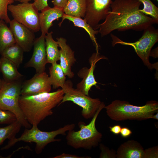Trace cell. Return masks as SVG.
<instances>
[{
  "instance_id": "1",
  "label": "cell",
  "mask_w": 158,
  "mask_h": 158,
  "mask_svg": "<svg viewBox=\"0 0 158 158\" xmlns=\"http://www.w3.org/2000/svg\"><path fill=\"white\" fill-rule=\"evenodd\" d=\"M142 3L138 0H114L111 11L98 30L103 37L115 30H144L155 23L154 20L140 11Z\"/></svg>"
},
{
  "instance_id": "2",
  "label": "cell",
  "mask_w": 158,
  "mask_h": 158,
  "mask_svg": "<svg viewBox=\"0 0 158 158\" xmlns=\"http://www.w3.org/2000/svg\"><path fill=\"white\" fill-rule=\"evenodd\" d=\"M64 93L62 89L53 92H43L30 96L21 95L19 106L23 115L31 125L37 126L52 115L53 108L59 105Z\"/></svg>"
},
{
  "instance_id": "3",
  "label": "cell",
  "mask_w": 158,
  "mask_h": 158,
  "mask_svg": "<svg viewBox=\"0 0 158 158\" xmlns=\"http://www.w3.org/2000/svg\"><path fill=\"white\" fill-rule=\"evenodd\" d=\"M104 108L108 116L116 121L127 120H143L152 118L153 114L158 112V102L151 100L141 106H134L129 102L115 100Z\"/></svg>"
},
{
  "instance_id": "4",
  "label": "cell",
  "mask_w": 158,
  "mask_h": 158,
  "mask_svg": "<svg viewBox=\"0 0 158 158\" xmlns=\"http://www.w3.org/2000/svg\"><path fill=\"white\" fill-rule=\"evenodd\" d=\"M105 106L102 102L89 123L86 124L82 121L79 122L78 123L79 130L75 131L72 130L68 131L66 139L68 145L75 149L89 150L98 145L102 135L97 129L95 123L99 114Z\"/></svg>"
},
{
  "instance_id": "5",
  "label": "cell",
  "mask_w": 158,
  "mask_h": 158,
  "mask_svg": "<svg viewBox=\"0 0 158 158\" xmlns=\"http://www.w3.org/2000/svg\"><path fill=\"white\" fill-rule=\"evenodd\" d=\"M75 127L74 124H68L56 130L47 132L40 130L37 127V126L32 125L30 128H25L20 137L18 138L15 137L9 140L7 144L2 147L1 150L9 149L19 141H22L29 143L34 142L36 144L35 152L37 154H40L49 143L61 141L60 139H55L57 135H66L67 131L73 130Z\"/></svg>"
},
{
  "instance_id": "6",
  "label": "cell",
  "mask_w": 158,
  "mask_h": 158,
  "mask_svg": "<svg viewBox=\"0 0 158 158\" xmlns=\"http://www.w3.org/2000/svg\"><path fill=\"white\" fill-rule=\"evenodd\" d=\"M22 85L20 80L8 82L3 80L0 90V109L13 113L23 126L30 128L31 125L25 118L19 106Z\"/></svg>"
},
{
  "instance_id": "7",
  "label": "cell",
  "mask_w": 158,
  "mask_h": 158,
  "mask_svg": "<svg viewBox=\"0 0 158 158\" xmlns=\"http://www.w3.org/2000/svg\"><path fill=\"white\" fill-rule=\"evenodd\" d=\"M144 30L141 37L134 42H124L111 34L112 44L113 46L120 44L132 46L145 66L150 69L156 68L155 65L150 63L149 59L152 48L158 41V30L152 26Z\"/></svg>"
},
{
  "instance_id": "8",
  "label": "cell",
  "mask_w": 158,
  "mask_h": 158,
  "mask_svg": "<svg viewBox=\"0 0 158 158\" xmlns=\"http://www.w3.org/2000/svg\"><path fill=\"white\" fill-rule=\"evenodd\" d=\"M61 88L64 95L59 105L66 101L72 102L82 108V115L85 119L92 118L102 104L99 99L92 98L73 88L70 80L66 81Z\"/></svg>"
},
{
  "instance_id": "9",
  "label": "cell",
  "mask_w": 158,
  "mask_h": 158,
  "mask_svg": "<svg viewBox=\"0 0 158 158\" xmlns=\"http://www.w3.org/2000/svg\"><path fill=\"white\" fill-rule=\"evenodd\" d=\"M7 9L13 19L18 22L34 32L40 30L39 13L32 3H23L17 5L11 4L8 5Z\"/></svg>"
},
{
  "instance_id": "10",
  "label": "cell",
  "mask_w": 158,
  "mask_h": 158,
  "mask_svg": "<svg viewBox=\"0 0 158 158\" xmlns=\"http://www.w3.org/2000/svg\"><path fill=\"white\" fill-rule=\"evenodd\" d=\"M84 19L94 30H98L99 22L104 20L111 11L112 0H86Z\"/></svg>"
},
{
  "instance_id": "11",
  "label": "cell",
  "mask_w": 158,
  "mask_h": 158,
  "mask_svg": "<svg viewBox=\"0 0 158 158\" xmlns=\"http://www.w3.org/2000/svg\"><path fill=\"white\" fill-rule=\"evenodd\" d=\"M51 88L49 77L46 73H36L31 79L22 85L21 95L30 96L50 92Z\"/></svg>"
},
{
  "instance_id": "12",
  "label": "cell",
  "mask_w": 158,
  "mask_h": 158,
  "mask_svg": "<svg viewBox=\"0 0 158 158\" xmlns=\"http://www.w3.org/2000/svg\"><path fill=\"white\" fill-rule=\"evenodd\" d=\"M106 57L99 55V52L93 54L90 58L89 62L90 67L88 68L84 67L80 70L78 73L79 77L83 78L81 81L76 85V89L84 94L89 96V90L92 87L96 86V81L94 74L95 65L97 62Z\"/></svg>"
},
{
  "instance_id": "13",
  "label": "cell",
  "mask_w": 158,
  "mask_h": 158,
  "mask_svg": "<svg viewBox=\"0 0 158 158\" xmlns=\"http://www.w3.org/2000/svg\"><path fill=\"white\" fill-rule=\"evenodd\" d=\"M9 23V28L16 42L24 52L30 51L35 40L34 32L13 19L11 20Z\"/></svg>"
},
{
  "instance_id": "14",
  "label": "cell",
  "mask_w": 158,
  "mask_h": 158,
  "mask_svg": "<svg viewBox=\"0 0 158 158\" xmlns=\"http://www.w3.org/2000/svg\"><path fill=\"white\" fill-rule=\"evenodd\" d=\"M45 36L41 35L39 37L35 39L32 56L25 66L26 68H34L36 73L44 72L47 63Z\"/></svg>"
},
{
  "instance_id": "15",
  "label": "cell",
  "mask_w": 158,
  "mask_h": 158,
  "mask_svg": "<svg viewBox=\"0 0 158 158\" xmlns=\"http://www.w3.org/2000/svg\"><path fill=\"white\" fill-rule=\"evenodd\" d=\"M57 42L59 50L60 65L66 75L72 78L74 74L71 71V67L76 61L74 52L66 43V39L62 37L57 38Z\"/></svg>"
},
{
  "instance_id": "16",
  "label": "cell",
  "mask_w": 158,
  "mask_h": 158,
  "mask_svg": "<svg viewBox=\"0 0 158 158\" xmlns=\"http://www.w3.org/2000/svg\"><path fill=\"white\" fill-rule=\"evenodd\" d=\"M41 11L39 13L40 30L41 35H45L49 28L53 25V21L58 20L64 13L63 9L49 6Z\"/></svg>"
},
{
  "instance_id": "17",
  "label": "cell",
  "mask_w": 158,
  "mask_h": 158,
  "mask_svg": "<svg viewBox=\"0 0 158 158\" xmlns=\"http://www.w3.org/2000/svg\"><path fill=\"white\" fill-rule=\"evenodd\" d=\"M117 158H145V150L140 143L133 140L121 144L116 152Z\"/></svg>"
},
{
  "instance_id": "18",
  "label": "cell",
  "mask_w": 158,
  "mask_h": 158,
  "mask_svg": "<svg viewBox=\"0 0 158 158\" xmlns=\"http://www.w3.org/2000/svg\"><path fill=\"white\" fill-rule=\"evenodd\" d=\"M17 68L13 62L1 56L0 58V71L4 81L10 82L20 80L23 75L18 72Z\"/></svg>"
},
{
  "instance_id": "19",
  "label": "cell",
  "mask_w": 158,
  "mask_h": 158,
  "mask_svg": "<svg viewBox=\"0 0 158 158\" xmlns=\"http://www.w3.org/2000/svg\"><path fill=\"white\" fill-rule=\"evenodd\" d=\"M62 18L61 21L58 24L60 27L65 19H67L72 22L75 26L83 28L87 32L90 39L95 44L96 52H99V46L96 38V35L99 33L98 30L93 29L85 19H83L80 17L71 16L64 13Z\"/></svg>"
},
{
  "instance_id": "20",
  "label": "cell",
  "mask_w": 158,
  "mask_h": 158,
  "mask_svg": "<svg viewBox=\"0 0 158 158\" xmlns=\"http://www.w3.org/2000/svg\"><path fill=\"white\" fill-rule=\"evenodd\" d=\"M53 32H48L45 36L47 63L52 64L59 60L60 53L57 42L53 39Z\"/></svg>"
},
{
  "instance_id": "21",
  "label": "cell",
  "mask_w": 158,
  "mask_h": 158,
  "mask_svg": "<svg viewBox=\"0 0 158 158\" xmlns=\"http://www.w3.org/2000/svg\"><path fill=\"white\" fill-rule=\"evenodd\" d=\"M86 0H69L63 8L64 13L68 15L84 18Z\"/></svg>"
},
{
  "instance_id": "22",
  "label": "cell",
  "mask_w": 158,
  "mask_h": 158,
  "mask_svg": "<svg viewBox=\"0 0 158 158\" xmlns=\"http://www.w3.org/2000/svg\"><path fill=\"white\" fill-rule=\"evenodd\" d=\"M49 68V80L53 88H61L66 82V77L60 64L57 62L51 64Z\"/></svg>"
},
{
  "instance_id": "23",
  "label": "cell",
  "mask_w": 158,
  "mask_h": 158,
  "mask_svg": "<svg viewBox=\"0 0 158 158\" xmlns=\"http://www.w3.org/2000/svg\"><path fill=\"white\" fill-rule=\"evenodd\" d=\"M24 52L22 49L15 43L6 48L0 55L13 62L18 68L23 62Z\"/></svg>"
},
{
  "instance_id": "24",
  "label": "cell",
  "mask_w": 158,
  "mask_h": 158,
  "mask_svg": "<svg viewBox=\"0 0 158 158\" xmlns=\"http://www.w3.org/2000/svg\"><path fill=\"white\" fill-rule=\"evenodd\" d=\"M6 23L4 20L0 19V54L6 48L16 43Z\"/></svg>"
},
{
  "instance_id": "25",
  "label": "cell",
  "mask_w": 158,
  "mask_h": 158,
  "mask_svg": "<svg viewBox=\"0 0 158 158\" xmlns=\"http://www.w3.org/2000/svg\"><path fill=\"white\" fill-rule=\"evenodd\" d=\"M22 126L21 123L16 120L4 127L0 128V146L6 140H10L16 137Z\"/></svg>"
},
{
  "instance_id": "26",
  "label": "cell",
  "mask_w": 158,
  "mask_h": 158,
  "mask_svg": "<svg viewBox=\"0 0 158 158\" xmlns=\"http://www.w3.org/2000/svg\"><path fill=\"white\" fill-rule=\"evenodd\" d=\"M143 6L142 9L140 11L146 15L150 16L153 19L156 24L158 22V8L156 6L151 0H138Z\"/></svg>"
},
{
  "instance_id": "27",
  "label": "cell",
  "mask_w": 158,
  "mask_h": 158,
  "mask_svg": "<svg viewBox=\"0 0 158 158\" xmlns=\"http://www.w3.org/2000/svg\"><path fill=\"white\" fill-rule=\"evenodd\" d=\"M14 1L10 0H0V19L7 23H9L11 20L8 14V6Z\"/></svg>"
},
{
  "instance_id": "28",
  "label": "cell",
  "mask_w": 158,
  "mask_h": 158,
  "mask_svg": "<svg viewBox=\"0 0 158 158\" xmlns=\"http://www.w3.org/2000/svg\"><path fill=\"white\" fill-rule=\"evenodd\" d=\"M17 120L16 116L12 112L0 109V124H10Z\"/></svg>"
},
{
  "instance_id": "29",
  "label": "cell",
  "mask_w": 158,
  "mask_h": 158,
  "mask_svg": "<svg viewBox=\"0 0 158 158\" xmlns=\"http://www.w3.org/2000/svg\"><path fill=\"white\" fill-rule=\"evenodd\" d=\"M99 148L101 150L99 158H116V152L114 150H110L102 144H99Z\"/></svg>"
},
{
  "instance_id": "30",
  "label": "cell",
  "mask_w": 158,
  "mask_h": 158,
  "mask_svg": "<svg viewBox=\"0 0 158 158\" xmlns=\"http://www.w3.org/2000/svg\"><path fill=\"white\" fill-rule=\"evenodd\" d=\"M48 0H35L33 3L35 8L38 11H42L49 6Z\"/></svg>"
},
{
  "instance_id": "31",
  "label": "cell",
  "mask_w": 158,
  "mask_h": 158,
  "mask_svg": "<svg viewBox=\"0 0 158 158\" xmlns=\"http://www.w3.org/2000/svg\"><path fill=\"white\" fill-rule=\"evenodd\" d=\"M145 150V158H157L158 157V146L149 148Z\"/></svg>"
},
{
  "instance_id": "32",
  "label": "cell",
  "mask_w": 158,
  "mask_h": 158,
  "mask_svg": "<svg viewBox=\"0 0 158 158\" xmlns=\"http://www.w3.org/2000/svg\"><path fill=\"white\" fill-rule=\"evenodd\" d=\"M91 157L89 156H79L75 154H70L63 153L57 155L53 158H89Z\"/></svg>"
},
{
  "instance_id": "33",
  "label": "cell",
  "mask_w": 158,
  "mask_h": 158,
  "mask_svg": "<svg viewBox=\"0 0 158 158\" xmlns=\"http://www.w3.org/2000/svg\"><path fill=\"white\" fill-rule=\"evenodd\" d=\"M69 0H51L54 7L63 9Z\"/></svg>"
},
{
  "instance_id": "34",
  "label": "cell",
  "mask_w": 158,
  "mask_h": 158,
  "mask_svg": "<svg viewBox=\"0 0 158 158\" xmlns=\"http://www.w3.org/2000/svg\"><path fill=\"white\" fill-rule=\"evenodd\" d=\"M120 133L122 137L127 138L132 134V132L129 128L124 127L121 128Z\"/></svg>"
},
{
  "instance_id": "35",
  "label": "cell",
  "mask_w": 158,
  "mask_h": 158,
  "mask_svg": "<svg viewBox=\"0 0 158 158\" xmlns=\"http://www.w3.org/2000/svg\"><path fill=\"white\" fill-rule=\"evenodd\" d=\"M110 131L115 135H118L120 133L121 128V126L118 125H115L112 126H109Z\"/></svg>"
},
{
  "instance_id": "36",
  "label": "cell",
  "mask_w": 158,
  "mask_h": 158,
  "mask_svg": "<svg viewBox=\"0 0 158 158\" xmlns=\"http://www.w3.org/2000/svg\"><path fill=\"white\" fill-rule=\"evenodd\" d=\"M157 48H156L155 49H154V50H153L152 52V53H150V56H152L153 55L154 56H155V55L157 56Z\"/></svg>"
},
{
  "instance_id": "37",
  "label": "cell",
  "mask_w": 158,
  "mask_h": 158,
  "mask_svg": "<svg viewBox=\"0 0 158 158\" xmlns=\"http://www.w3.org/2000/svg\"><path fill=\"white\" fill-rule=\"evenodd\" d=\"M13 1H18L21 3H26V2H29V1L33 0L34 1L35 0H10Z\"/></svg>"
},
{
  "instance_id": "38",
  "label": "cell",
  "mask_w": 158,
  "mask_h": 158,
  "mask_svg": "<svg viewBox=\"0 0 158 158\" xmlns=\"http://www.w3.org/2000/svg\"><path fill=\"white\" fill-rule=\"evenodd\" d=\"M152 118L156 120H158V112L157 113V114L155 115L153 114L152 115Z\"/></svg>"
},
{
  "instance_id": "39",
  "label": "cell",
  "mask_w": 158,
  "mask_h": 158,
  "mask_svg": "<svg viewBox=\"0 0 158 158\" xmlns=\"http://www.w3.org/2000/svg\"><path fill=\"white\" fill-rule=\"evenodd\" d=\"M3 80L0 78V90L1 89L3 84Z\"/></svg>"
},
{
  "instance_id": "40",
  "label": "cell",
  "mask_w": 158,
  "mask_h": 158,
  "mask_svg": "<svg viewBox=\"0 0 158 158\" xmlns=\"http://www.w3.org/2000/svg\"><path fill=\"white\" fill-rule=\"evenodd\" d=\"M157 0V1H158V0Z\"/></svg>"
}]
</instances>
